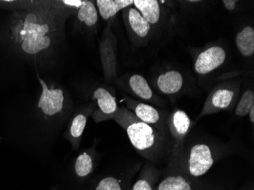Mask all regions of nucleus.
Returning <instances> with one entry per match:
<instances>
[{"label":"nucleus","mask_w":254,"mask_h":190,"mask_svg":"<svg viewBox=\"0 0 254 190\" xmlns=\"http://www.w3.org/2000/svg\"><path fill=\"white\" fill-rule=\"evenodd\" d=\"M113 121L128 135L135 151L153 164L168 162L171 154V138L137 118L132 111L121 107Z\"/></svg>","instance_id":"2"},{"label":"nucleus","mask_w":254,"mask_h":190,"mask_svg":"<svg viewBox=\"0 0 254 190\" xmlns=\"http://www.w3.org/2000/svg\"><path fill=\"white\" fill-rule=\"evenodd\" d=\"M241 81L237 80L224 81L212 88L195 124L205 116L233 109L239 99Z\"/></svg>","instance_id":"5"},{"label":"nucleus","mask_w":254,"mask_h":190,"mask_svg":"<svg viewBox=\"0 0 254 190\" xmlns=\"http://www.w3.org/2000/svg\"><path fill=\"white\" fill-rule=\"evenodd\" d=\"M92 99L95 104V109L91 117L95 123L98 124L114 119L120 107L112 92L100 87L94 91Z\"/></svg>","instance_id":"14"},{"label":"nucleus","mask_w":254,"mask_h":190,"mask_svg":"<svg viewBox=\"0 0 254 190\" xmlns=\"http://www.w3.org/2000/svg\"><path fill=\"white\" fill-rule=\"evenodd\" d=\"M248 117H249V121L252 125L254 124V105L253 106L252 108L250 110L249 113H248Z\"/></svg>","instance_id":"27"},{"label":"nucleus","mask_w":254,"mask_h":190,"mask_svg":"<svg viewBox=\"0 0 254 190\" xmlns=\"http://www.w3.org/2000/svg\"><path fill=\"white\" fill-rule=\"evenodd\" d=\"M194 123L185 111L175 108L168 116V127L171 138V154L166 168H179L185 141Z\"/></svg>","instance_id":"4"},{"label":"nucleus","mask_w":254,"mask_h":190,"mask_svg":"<svg viewBox=\"0 0 254 190\" xmlns=\"http://www.w3.org/2000/svg\"><path fill=\"white\" fill-rule=\"evenodd\" d=\"M42 91L38 101V108L45 118L61 117L65 108V97L61 88H50L42 78L38 77Z\"/></svg>","instance_id":"12"},{"label":"nucleus","mask_w":254,"mask_h":190,"mask_svg":"<svg viewBox=\"0 0 254 190\" xmlns=\"http://www.w3.org/2000/svg\"><path fill=\"white\" fill-rule=\"evenodd\" d=\"M133 6L152 27L158 26L163 19L165 10L157 0H134Z\"/></svg>","instance_id":"20"},{"label":"nucleus","mask_w":254,"mask_h":190,"mask_svg":"<svg viewBox=\"0 0 254 190\" xmlns=\"http://www.w3.org/2000/svg\"><path fill=\"white\" fill-rule=\"evenodd\" d=\"M235 45L240 54L245 57H252L254 54V28L247 25L238 31Z\"/></svg>","instance_id":"22"},{"label":"nucleus","mask_w":254,"mask_h":190,"mask_svg":"<svg viewBox=\"0 0 254 190\" xmlns=\"http://www.w3.org/2000/svg\"><path fill=\"white\" fill-rule=\"evenodd\" d=\"M254 190V189L253 188H251V189H248V190Z\"/></svg>","instance_id":"28"},{"label":"nucleus","mask_w":254,"mask_h":190,"mask_svg":"<svg viewBox=\"0 0 254 190\" xmlns=\"http://www.w3.org/2000/svg\"><path fill=\"white\" fill-rule=\"evenodd\" d=\"M254 105V92L253 89H248L239 97L235 107V114L237 117H243L248 115L250 110Z\"/></svg>","instance_id":"24"},{"label":"nucleus","mask_w":254,"mask_h":190,"mask_svg":"<svg viewBox=\"0 0 254 190\" xmlns=\"http://www.w3.org/2000/svg\"><path fill=\"white\" fill-rule=\"evenodd\" d=\"M113 20L108 21L99 43L100 57L105 81L114 82L118 78L117 69V39L113 34Z\"/></svg>","instance_id":"8"},{"label":"nucleus","mask_w":254,"mask_h":190,"mask_svg":"<svg viewBox=\"0 0 254 190\" xmlns=\"http://www.w3.org/2000/svg\"><path fill=\"white\" fill-rule=\"evenodd\" d=\"M114 83L120 89L132 94L138 99L152 103L154 105L160 107L165 105V101L157 96L152 91L148 81L142 75L138 74L125 75L117 78Z\"/></svg>","instance_id":"9"},{"label":"nucleus","mask_w":254,"mask_h":190,"mask_svg":"<svg viewBox=\"0 0 254 190\" xmlns=\"http://www.w3.org/2000/svg\"><path fill=\"white\" fill-rule=\"evenodd\" d=\"M155 190H224L221 186L214 185L184 174L177 168H165L155 186Z\"/></svg>","instance_id":"6"},{"label":"nucleus","mask_w":254,"mask_h":190,"mask_svg":"<svg viewBox=\"0 0 254 190\" xmlns=\"http://www.w3.org/2000/svg\"><path fill=\"white\" fill-rule=\"evenodd\" d=\"M228 144L209 140H187L179 168L184 174L193 178H200L209 172L215 163L232 153Z\"/></svg>","instance_id":"3"},{"label":"nucleus","mask_w":254,"mask_h":190,"mask_svg":"<svg viewBox=\"0 0 254 190\" xmlns=\"http://www.w3.org/2000/svg\"><path fill=\"white\" fill-rule=\"evenodd\" d=\"M51 1H21V0H2L0 1V9L15 11H30L51 4Z\"/></svg>","instance_id":"23"},{"label":"nucleus","mask_w":254,"mask_h":190,"mask_svg":"<svg viewBox=\"0 0 254 190\" xmlns=\"http://www.w3.org/2000/svg\"><path fill=\"white\" fill-rule=\"evenodd\" d=\"M82 1L83 0H61L60 3L63 8L71 11L74 15L78 8L82 6Z\"/></svg>","instance_id":"25"},{"label":"nucleus","mask_w":254,"mask_h":190,"mask_svg":"<svg viewBox=\"0 0 254 190\" xmlns=\"http://www.w3.org/2000/svg\"><path fill=\"white\" fill-rule=\"evenodd\" d=\"M124 102L126 108L132 111L137 118L170 137L168 127L170 113L158 109L154 106L137 101L126 95L124 96Z\"/></svg>","instance_id":"7"},{"label":"nucleus","mask_w":254,"mask_h":190,"mask_svg":"<svg viewBox=\"0 0 254 190\" xmlns=\"http://www.w3.org/2000/svg\"><path fill=\"white\" fill-rule=\"evenodd\" d=\"M140 169L141 164H138L122 173L103 176L94 181L88 190H129L132 178Z\"/></svg>","instance_id":"15"},{"label":"nucleus","mask_w":254,"mask_h":190,"mask_svg":"<svg viewBox=\"0 0 254 190\" xmlns=\"http://www.w3.org/2000/svg\"><path fill=\"white\" fill-rule=\"evenodd\" d=\"M98 153L95 147L82 151L75 158L73 165L74 174L77 179L85 181L93 174L97 166Z\"/></svg>","instance_id":"17"},{"label":"nucleus","mask_w":254,"mask_h":190,"mask_svg":"<svg viewBox=\"0 0 254 190\" xmlns=\"http://www.w3.org/2000/svg\"><path fill=\"white\" fill-rule=\"evenodd\" d=\"M73 15L60 1L30 11H15L7 26L8 43L20 55L38 61L49 55L64 34L65 21Z\"/></svg>","instance_id":"1"},{"label":"nucleus","mask_w":254,"mask_h":190,"mask_svg":"<svg viewBox=\"0 0 254 190\" xmlns=\"http://www.w3.org/2000/svg\"><path fill=\"white\" fill-rule=\"evenodd\" d=\"M227 59V50L218 44H209L194 57V72L200 76H205L215 72L224 65Z\"/></svg>","instance_id":"10"},{"label":"nucleus","mask_w":254,"mask_h":190,"mask_svg":"<svg viewBox=\"0 0 254 190\" xmlns=\"http://www.w3.org/2000/svg\"><path fill=\"white\" fill-rule=\"evenodd\" d=\"M163 174V170L148 162L141 168L138 178L131 184L129 190H155V186Z\"/></svg>","instance_id":"19"},{"label":"nucleus","mask_w":254,"mask_h":190,"mask_svg":"<svg viewBox=\"0 0 254 190\" xmlns=\"http://www.w3.org/2000/svg\"><path fill=\"white\" fill-rule=\"evenodd\" d=\"M122 17L132 44L136 47L147 45L152 36V28L140 12L132 5L123 10Z\"/></svg>","instance_id":"11"},{"label":"nucleus","mask_w":254,"mask_h":190,"mask_svg":"<svg viewBox=\"0 0 254 190\" xmlns=\"http://www.w3.org/2000/svg\"><path fill=\"white\" fill-rule=\"evenodd\" d=\"M222 2L225 9L229 11H234L237 9L239 2L235 0H223Z\"/></svg>","instance_id":"26"},{"label":"nucleus","mask_w":254,"mask_h":190,"mask_svg":"<svg viewBox=\"0 0 254 190\" xmlns=\"http://www.w3.org/2000/svg\"><path fill=\"white\" fill-rule=\"evenodd\" d=\"M74 15L76 19L77 26L80 30L90 33L96 31L99 14L94 2L83 0L82 6Z\"/></svg>","instance_id":"18"},{"label":"nucleus","mask_w":254,"mask_h":190,"mask_svg":"<svg viewBox=\"0 0 254 190\" xmlns=\"http://www.w3.org/2000/svg\"><path fill=\"white\" fill-rule=\"evenodd\" d=\"M134 0H97L98 14L102 19L110 21L118 15V12L125 9L127 7L133 5Z\"/></svg>","instance_id":"21"},{"label":"nucleus","mask_w":254,"mask_h":190,"mask_svg":"<svg viewBox=\"0 0 254 190\" xmlns=\"http://www.w3.org/2000/svg\"><path fill=\"white\" fill-rule=\"evenodd\" d=\"M155 84L160 93L171 96L183 91L185 86V78L178 70H166L157 76Z\"/></svg>","instance_id":"16"},{"label":"nucleus","mask_w":254,"mask_h":190,"mask_svg":"<svg viewBox=\"0 0 254 190\" xmlns=\"http://www.w3.org/2000/svg\"><path fill=\"white\" fill-rule=\"evenodd\" d=\"M95 109L93 101L82 105L74 113L67 127L64 138L70 142L73 151H78L88 118L92 116Z\"/></svg>","instance_id":"13"}]
</instances>
